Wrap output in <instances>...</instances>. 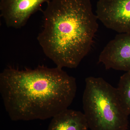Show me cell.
<instances>
[{"instance_id":"6da1fadb","label":"cell","mask_w":130,"mask_h":130,"mask_svg":"<svg viewBox=\"0 0 130 130\" xmlns=\"http://www.w3.org/2000/svg\"><path fill=\"white\" fill-rule=\"evenodd\" d=\"M77 88L75 78L57 67L21 70L9 67L0 74V92L13 121L53 118L68 108Z\"/></svg>"},{"instance_id":"8992f818","label":"cell","mask_w":130,"mask_h":130,"mask_svg":"<svg viewBox=\"0 0 130 130\" xmlns=\"http://www.w3.org/2000/svg\"><path fill=\"white\" fill-rule=\"evenodd\" d=\"M50 0H0L1 16L7 27L20 29L42 5Z\"/></svg>"},{"instance_id":"52a82bcc","label":"cell","mask_w":130,"mask_h":130,"mask_svg":"<svg viewBox=\"0 0 130 130\" xmlns=\"http://www.w3.org/2000/svg\"><path fill=\"white\" fill-rule=\"evenodd\" d=\"M84 113L68 108L52 118L47 130H88Z\"/></svg>"},{"instance_id":"277c9868","label":"cell","mask_w":130,"mask_h":130,"mask_svg":"<svg viewBox=\"0 0 130 130\" xmlns=\"http://www.w3.org/2000/svg\"><path fill=\"white\" fill-rule=\"evenodd\" d=\"M96 13L107 28L119 33L130 32V0H98Z\"/></svg>"},{"instance_id":"3957f363","label":"cell","mask_w":130,"mask_h":130,"mask_svg":"<svg viewBox=\"0 0 130 130\" xmlns=\"http://www.w3.org/2000/svg\"><path fill=\"white\" fill-rule=\"evenodd\" d=\"M83 104L90 130L128 129L129 115L121 106L116 88L102 78H86Z\"/></svg>"},{"instance_id":"5b68a950","label":"cell","mask_w":130,"mask_h":130,"mask_svg":"<svg viewBox=\"0 0 130 130\" xmlns=\"http://www.w3.org/2000/svg\"><path fill=\"white\" fill-rule=\"evenodd\" d=\"M99 62L106 69L130 71V32L119 33L100 54Z\"/></svg>"},{"instance_id":"7a4b0ae2","label":"cell","mask_w":130,"mask_h":130,"mask_svg":"<svg viewBox=\"0 0 130 130\" xmlns=\"http://www.w3.org/2000/svg\"><path fill=\"white\" fill-rule=\"evenodd\" d=\"M90 0H50L37 40L60 68H76L88 54L98 29Z\"/></svg>"},{"instance_id":"ba28073f","label":"cell","mask_w":130,"mask_h":130,"mask_svg":"<svg viewBox=\"0 0 130 130\" xmlns=\"http://www.w3.org/2000/svg\"><path fill=\"white\" fill-rule=\"evenodd\" d=\"M116 89L121 106L130 115V71L121 76Z\"/></svg>"}]
</instances>
